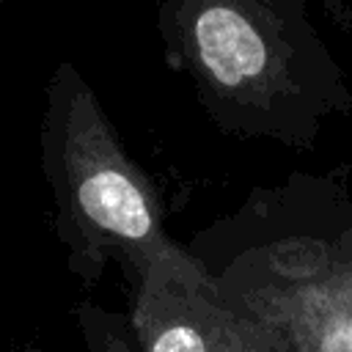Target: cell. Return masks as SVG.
Here are the masks:
<instances>
[{"label":"cell","instance_id":"cell-2","mask_svg":"<svg viewBox=\"0 0 352 352\" xmlns=\"http://www.w3.org/2000/svg\"><path fill=\"white\" fill-rule=\"evenodd\" d=\"M170 69L190 77L204 113L234 138L314 148L352 116V85L305 0H165Z\"/></svg>","mask_w":352,"mask_h":352},{"label":"cell","instance_id":"cell-1","mask_svg":"<svg viewBox=\"0 0 352 352\" xmlns=\"http://www.w3.org/2000/svg\"><path fill=\"white\" fill-rule=\"evenodd\" d=\"M187 250L280 352H352V190L336 176L253 187Z\"/></svg>","mask_w":352,"mask_h":352},{"label":"cell","instance_id":"cell-6","mask_svg":"<svg viewBox=\"0 0 352 352\" xmlns=\"http://www.w3.org/2000/svg\"><path fill=\"white\" fill-rule=\"evenodd\" d=\"M16 352H47V349H41V346H36V344H28V346H22V349H16Z\"/></svg>","mask_w":352,"mask_h":352},{"label":"cell","instance_id":"cell-4","mask_svg":"<svg viewBox=\"0 0 352 352\" xmlns=\"http://www.w3.org/2000/svg\"><path fill=\"white\" fill-rule=\"evenodd\" d=\"M126 314L140 352H280L256 322L226 305L192 253L132 289Z\"/></svg>","mask_w":352,"mask_h":352},{"label":"cell","instance_id":"cell-3","mask_svg":"<svg viewBox=\"0 0 352 352\" xmlns=\"http://www.w3.org/2000/svg\"><path fill=\"white\" fill-rule=\"evenodd\" d=\"M41 170L55 204V234L66 270L94 289L110 264L138 289L165 264L190 258L165 231L154 179L124 148L94 88L63 60L44 91L38 129Z\"/></svg>","mask_w":352,"mask_h":352},{"label":"cell","instance_id":"cell-5","mask_svg":"<svg viewBox=\"0 0 352 352\" xmlns=\"http://www.w3.org/2000/svg\"><path fill=\"white\" fill-rule=\"evenodd\" d=\"M72 314L88 352H140L129 314H118L88 300H80Z\"/></svg>","mask_w":352,"mask_h":352}]
</instances>
